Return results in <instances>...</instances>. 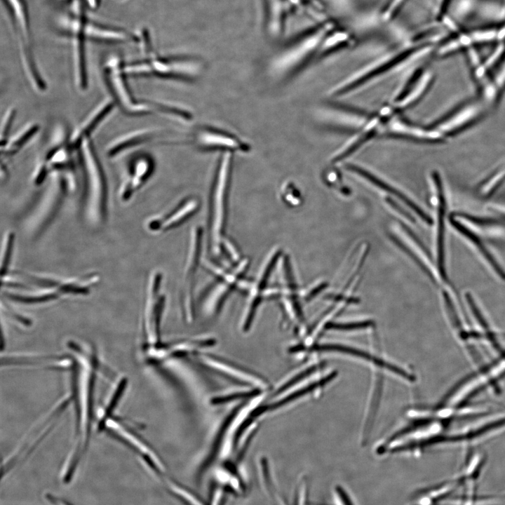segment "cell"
I'll return each mask as SVG.
<instances>
[{"label": "cell", "instance_id": "e0dca14e", "mask_svg": "<svg viewBox=\"0 0 505 505\" xmlns=\"http://www.w3.org/2000/svg\"><path fill=\"white\" fill-rule=\"evenodd\" d=\"M152 162L147 156H139L128 168L126 180L121 187L120 196L123 201L129 200L149 179L152 173Z\"/></svg>", "mask_w": 505, "mask_h": 505}, {"label": "cell", "instance_id": "83f0119b", "mask_svg": "<svg viewBox=\"0 0 505 505\" xmlns=\"http://www.w3.org/2000/svg\"><path fill=\"white\" fill-rule=\"evenodd\" d=\"M15 115V111L10 108L5 113L1 127V145H3L8 139L10 130L12 127Z\"/></svg>", "mask_w": 505, "mask_h": 505}, {"label": "cell", "instance_id": "f1b7e54d", "mask_svg": "<svg viewBox=\"0 0 505 505\" xmlns=\"http://www.w3.org/2000/svg\"><path fill=\"white\" fill-rule=\"evenodd\" d=\"M494 83L499 88H502L505 84V62L496 76Z\"/></svg>", "mask_w": 505, "mask_h": 505}, {"label": "cell", "instance_id": "2e32d148", "mask_svg": "<svg viewBox=\"0 0 505 505\" xmlns=\"http://www.w3.org/2000/svg\"><path fill=\"white\" fill-rule=\"evenodd\" d=\"M114 107V102L107 100L100 104L76 128L68 143L69 149L74 152L80 149L84 141L110 114Z\"/></svg>", "mask_w": 505, "mask_h": 505}, {"label": "cell", "instance_id": "6da1fadb", "mask_svg": "<svg viewBox=\"0 0 505 505\" xmlns=\"http://www.w3.org/2000/svg\"><path fill=\"white\" fill-rule=\"evenodd\" d=\"M98 280L95 273L62 278L11 271L2 278V286L9 290L5 292V297L10 301L24 304H39L65 296L86 295Z\"/></svg>", "mask_w": 505, "mask_h": 505}, {"label": "cell", "instance_id": "ac0fdd59", "mask_svg": "<svg viewBox=\"0 0 505 505\" xmlns=\"http://www.w3.org/2000/svg\"><path fill=\"white\" fill-rule=\"evenodd\" d=\"M201 358L210 367L218 370L224 374L230 375L234 379L248 383L262 391L267 389L269 386V383L264 378L229 362L208 355L201 356Z\"/></svg>", "mask_w": 505, "mask_h": 505}, {"label": "cell", "instance_id": "4dcf8cb0", "mask_svg": "<svg viewBox=\"0 0 505 505\" xmlns=\"http://www.w3.org/2000/svg\"><path fill=\"white\" fill-rule=\"evenodd\" d=\"M58 1L69 4L73 0H58Z\"/></svg>", "mask_w": 505, "mask_h": 505}, {"label": "cell", "instance_id": "52a82bcc", "mask_svg": "<svg viewBox=\"0 0 505 505\" xmlns=\"http://www.w3.org/2000/svg\"><path fill=\"white\" fill-rule=\"evenodd\" d=\"M204 230L201 226L193 227L190 234L188 253L181 278L180 297L184 317L190 321L194 315V285L202 262Z\"/></svg>", "mask_w": 505, "mask_h": 505}, {"label": "cell", "instance_id": "7a4b0ae2", "mask_svg": "<svg viewBox=\"0 0 505 505\" xmlns=\"http://www.w3.org/2000/svg\"><path fill=\"white\" fill-rule=\"evenodd\" d=\"M297 354L309 357L323 355L343 356L368 365V367L376 370L377 372L393 375L396 379L411 384L415 381V375L403 366L386 360L382 355L372 352L370 349L343 342L318 341L309 345L298 347Z\"/></svg>", "mask_w": 505, "mask_h": 505}, {"label": "cell", "instance_id": "8992f818", "mask_svg": "<svg viewBox=\"0 0 505 505\" xmlns=\"http://www.w3.org/2000/svg\"><path fill=\"white\" fill-rule=\"evenodd\" d=\"M124 63L114 56L105 65V78L114 99L128 115H142L155 111L152 102H138L134 98L126 82Z\"/></svg>", "mask_w": 505, "mask_h": 505}, {"label": "cell", "instance_id": "8fae6325", "mask_svg": "<svg viewBox=\"0 0 505 505\" xmlns=\"http://www.w3.org/2000/svg\"><path fill=\"white\" fill-rule=\"evenodd\" d=\"M162 277L160 271L153 272L147 290L143 327L145 335L152 342H158L160 338V325L166 303V297L161 292Z\"/></svg>", "mask_w": 505, "mask_h": 505}, {"label": "cell", "instance_id": "ffe728a7", "mask_svg": "<svg viewBox=\"0 0 505 505\" xmlns=\"http://www.w3.org/2000/svg\"><path fill=\"white\" fill-rule=\"evenodd\" d=\"M66 37L70 39L73 47V59L75 67L77 83L79 87L85 89L88 85L86 42L83 29H76Z\"/></svg>", "mask_w": 505, "mask_h": 505}, {"label": "cell", "instance_id": "44dd1931", "mask_svg": "<svg viewBox=\"0 0 505 505\" xmlns=\"http://www.w3.org/2000/svg\"><path fill=\"white\" fill-rule=\"evenodd\" d=\"M431 78L432 74L426 72L408 82L405 87L398 93L394 101L395 106L404 108L413 104L425 92Z\"/></svg>", "mask_w": 505, "mask_h": 505}, {"label": "cell", "instance_id": "484cf974", "mask_svg": "<svg viewBox=\"0 0 505 505\" xmlns=\"http://www.w3.org/2000/svg\"><path fill=\"white\" fill-rule=\"evenodd\" d=\"M453 225L459 232L472 242L482 255H483L485 259L490 263V266L494 269L493 270H494L498 276L501 278H505V273L502 268L498 264L497 262L494 259L489 250H487L485 245L482 243L481 240L472 231H470L466 227H464L460 222L454 221Z\"/></svg>", "mask_w": 505, "mask_h": 505}, {"label": "cell", "instance_id": "cb8c5ba5", "mask_svg": "<svg viewBox=\"0 0 505 505\" xmlns=\"http://www.w3.org/2000/svg\"><path fill=\"white\" fill-rule=\"evenodd\" d=\"M153 133L152 130H139L125 135L114 141L107 149L109 156H115L126 150L147 140Z\"/></svg>", "mask_w": 505, "mask_h": 505}, {"label": "cell", "instance_id": "f546056e", "mask_svg": "<svg viewBox=\"0 0 505 505\" xmlns=\"http://www.w3.org/2000/svg\"><path fill=\"white\" fill-rule=\"evenodd\" d=\"M90 11H96L100 6L101 0H83Z\"/></svg>", "mask_w": 505, "mask_h": 505}, {"label": "cell", "instance_id": "7402d4cb", "mask_svg": "<svg viewBox=\"0 0 505 505\" xmlns=\"http://www.w3.org/2000/svg\"><path fill=\"white\" fill-rule=\"evenodd\" d=\"M349 169L353 172H355L358 175H360L363 178H365L367 180H368L377 187L400 198L407 206L412 208V210H414L420 217H422L425 222L429 224L431 222V218L418 206H417L412 201L408 198L403 193L400 192L398 189L389 186V184L380 180L377 177L372 175V173H370L366 170L361 169V168L355 166H350L349 167Z\"/></svg>", "mask_w": 505, "mask_h": 505}, {"label": "cell", "instance_id": "30bf717a", "mask_svg": "<svg viewBox=\"0 0 505 505\" xmlns=\"http://www.w3.org/2000/svg\"><path fill=\"white\" fill-rule=\"evenodd\" d=\"M281 255L282 252L280 250H274L268 255L263 261L256 278L252 281L247 293L248 299L242 320V328L244 330H248L250 328L260 304L265 299L269 278Z\"/></svg>", "mask_w": 505, "mask_h": 505}, {"label": "cell", "instance_id": "7c38bea8", "mask_svg": "<svg viewBox=\"0 0 505 505\" xmlns=\"http://www.w3.org/2000/svg\"><path fill=\"white\" fill-rule=\"evenodd\" d=\"M200 201L196 197H188L175 207L153 217L147 222V229L155 233L170 231L187 220L198 210Z\"/></svg>", "mask_w": 505, "mask_h": 505}, {"label": "cell", "instance_id": "3957f363", "mask_svg": "<svg viewBox=\"0 0 505 505\" xmlns=\"http://www.w3.org/2000/svg\"><path fill=\"white\" fill-rule=\"evenodd\" d=\"M206 261L204 264L215 278V281L205 292L206 309L214 314L221 309L227 297L233 290L240 288L248 293L252 281L244 278L250 261L243 257L238 262L224 258Z\"/></svg>", "mask_w": 505, "mask_h": 505}, {"label": "cell", "instance_id": "4fadbf2b", "mask_svg": "<svg viewBox=\"0 0 505 505\" xmlns=\"http://www.w3.org/2000/svg\"><path fill=\"white\" fill-rule=\"evenodd\" d=\"M193 141L201 147L223 149L225 152H243L248 149V145L236 137L210 128H201L197 130L193 136Z\"/></svg>", "mask_w": 505, "mask_h": 505}, {"label": "cell", "instance_id": "d6986e66", "mask_svg": "<svg viewBox=\"0 0 505 505\" xmlns=\"http://www.w3.org/2000/svg\"><path fill=\"white\" fill-rule=\"evenodd\" d=\"M440 179L436 175L433 177V184L437 193V229H436V251L438 271L442 276H445V201L444 192L442 191Z\"/></svg>", "mask_w": 505, "mask_h": 505}, {"label": "cell", "instance_id": "5bb4252c", "mask_svg": "<svg viewBox=\"0 0 505 505\" xmlns=\"http://www.w3.org/2000/svg\"><path fill=\"white\" fill-rule=\"evenodd\" d=\"M85 36L88 41L107 43H138L139 41L137 35L125 29L98 22L90 18L85 27Z\"/></svg>", "mask_w": 505, "mask_h": 505}, {"label": "cell", "instance_id": "4316f807", "mask_svg": "<svg viewBox=\"0 0 505 505\" xmlns=\"http://www.w3.org/2000/svg\"><path fill=\"white\" fill-rule=\"evenodd\" d=\"M15 234L8 232L4 237L1 260V275L5 276L9 272L10 264L13 253Z\"/></svg>", "mask_w": 505, "mask_h": 505}, {"label": "cell", "instance_id": "9a60e30c", "mask_svg": "<svg viewBox=\"0 0 505 505\" xmlns=\"http://www.w3.org/2000/svg\"><path fill=\"white\" fill-rule=\"evenodd\" d=\"M18 41L31 46L32 26L27 0H2Z\"/></svg>", "mask_w": 505, "mask_h": 505}, {"label": "cell", "instance_id": "9c48e42d", "mask_svg": "<svg viewBox=\"0 0 505 505\" xmlns=\"http://www.w3.org/2000/svg\"><path fill=\"white\" fill-rule=\"evenodd\" d=\"M196 64L180 60L156 58L152 55L144 60L125 64L127 76L156 75L163 76H194L198 71Z\"/></svg>", "mask_w": 505, "mask_h": 505}, {"label": "cell", "instance_id": "277c9868", "mask_svg": "<svg viewBox=\"0 0 505 505\" xmlns=\"http://www.w3.org/2000/svg\"><path fill=\"white\" fill-rule=\"evenodd\" d=\"M231 159L230 152H225L221 158L213 184L208 208L209 247L213 255L215 257L220 256L222 244L227 238L226 227Z\"/></svg>", "mask_w": 505, "mask_h": 505}, {"label": "cell", "instance_id": "5b68a950", "mask_svg": "<svg viewBox=\"0 0 505 505\" xmlns=\"http://www.w3.org/2000/svg\"><path fill=\"white\" fill-rule=\"evenodd\" d=\"M80 151L83 174L82 203L84 205L89 199L95 201L100 217L105 218L107 207V184L103 168L90 139L84 141Z\"/></svg>", "mask_w": 505, "mask_h": 505}, {"label": "cell", "instance_id": "603a6c76", "mask_svg": "<svg viewBox=\"0 0 505 505\" xmlns=\"http://www.w3.org/2000/svg\"><path fill=\"white\" fill-rule=\"evenodd\" d=\"M478 112L479 107L476 105L464 107L444 120L436 129L443 135L454 131L469 122Z\"/></svg>", "mask_w": 505, "mask_h": 505}, {"label": "cell", "instance_id": "d4e9b609", "mask_svg": "<svg viewBox=\"0 0 505 505\" xmlns=\"http://www.w3.org/2000/svg\"><path fill=\"white\" fill-rule=\"evenodd\" d=\"M39 126L32 123L25 126L11 139L1 145V155L9 157L16 154L36 133Z\"/></svg>", "mask_w": 505, "mask_h": 505}, {"label": "cell", "instance_id": "ba28073f", "mask_svg": "<svg viewBox=\"0 0 505 505\" xmlns=\"http://www.w3.org/2000/svg\"><path fill=\"white\" fill-rule=\"evenodd\" d=\"M504 375L505 353H502L498 360L484 370L467 378L454 388L443 400L440 406L450 409L460 407L478 391L494 384Z\"/></svg>", "mask_w": 505, "mask_h": 505}]
</instances>
